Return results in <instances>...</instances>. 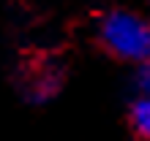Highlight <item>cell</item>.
Wrapping results in <instances>:
<instances>
[{
  "instance_id": "obj_3",
  "label": "cell",
  "mask_w": 150,
  "mask_h": 141,
  "mask_svg": "<svg viewBox=\"0 0 150 141\" xmlns=\"http://www.w3.org/2000/svg\"><path fill=\"white\" fill-rule=\"evenodd\" d=\"M137 90H139V95H150V60L139 63V70H137Z\"/></svg>"
},
{
  "instance_id": "obj_2",
  "label": "cell",
  "mask_w": 150,
  "mask_h": 141,
  "mask_svg": "<svg viewBox=\"0 0 150 141\" xmlns=\"http://www.w3.org/2000/svg\"><path fill=\"white\" fill-rule=\"evenodd\" d=\"M128 125L137 138L150 141V95H139L128 109Z\"/></svg>"
},
{
  "instance_id": "obj_1",
  "label": "cell",
  "mask_w": 150,
  "mask_h": 141,
  "mask_svg": "<svg viewBox=\"0 0 150 141\" xmlns=\"http://www.w3.org/2000/svg\"><path fill=\"white\" fill-rule=\"evenodd\" d=\"M98 41L112 57L123 63L150 60V22L126 8H115L98 22Z\"/></svg>"
}]
</instances>
